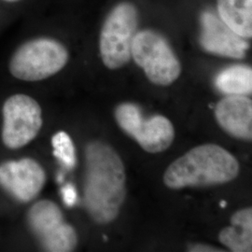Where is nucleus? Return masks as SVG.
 Returning a JSON list of instances; mask_svg holds the SVG:
<instances>
[{
    "mask_svg": "<svg viewBox=\"0 0 252 252\" xmlns=\"http://www.w3.org/2000/svg\"><path fill=\"white\" fill-rule=\"evenodd\" d=\"M17 33L1 62L4 79L25 87L48 81L68 65L71 54L61 38L31 27L27 18L15 26Z\"/></svg>",
    "mask_w": 252,
    "mask_h": 252,
    "instance_id": "1",
    "label": "nucleus"
},
{
    "mask_svg": "<svg viewBox=\"0 0 252 252\" xmlns=\"http://www.w3.org/2000/svg\"><path fill=\"white\" fill-rule=\"evenodd\" d=\"M83 202L93 220L108 224L116 220L126 197V175L117 152L102 141L85 146Z\"/></svg>",
    "mask_w": 252,
    "mask_h": 252,
    "instance_id": "2",
    "label": "nucleus"
},
{
    "mask_svg": "<svg viewBox=\"0 0 252 252\" xmlns=\"http://www.w3.org/2000/svg\"><path fill=\"white\" fill-rule=\"evenodd\" d=\"M239 170V162L225 149L201 145L172 162L163 175V183L173 189L220 185L234 180Z\"/></svg>",
    "mask_w": 252,
    "mask_h": 252,
    "instance_id": "3",
    "label": "nucleus"
},
{
    "mask_svg": "<svg viewBox=\"0 0 252 252\" xmlns=\"http://www.w3.org/2000/svg\"><path fill=\"white\" fill-rule=\"evenodd\" d=\"M16 87L4 96L0 108V143L10 152L22 151L31 144L44 122L39 102L25 87Z\"/></svg>",
    "mask_w": 252,
    "mask_h": 252,
    "instance_id": "4",
    "label": "nucleus"
},
{
    "mask_svg": "<svg viewBox=\"0 0 252 252\" xmlns=\"http://www.w3.org/2000/svg\"><path fill=\"white\" fill-rule=\"evenodd\" d=\"M137 26L138 12L131 2H121L108 13L100 31L99 52L102 62L109 69L121 68L132 58Z\"/></svg>",
    "mask_w": 252,
    "mask_h": 252,
    "instance_id": "5",
    "label": "nucleus"
},
{
    "mask_svg": "<svg viewBox=\"0 0 252 252\" xmlns=\"http://www.w3.org/2000/svg\"><path fill=\"white\" fill-rule=\"evenodd\" d=\"M26 216L30 233L40 248L48 252H70L78 245V234L71 224L64 220L63 211L49 199H36Z\"/></svg>",
    "mask_w": 252,
    "mask_h": 252,
    "instance_id": "6",
    "label": "nucleus"
},
{
    "mask_svg": "<svg viewBox=\"0 0 252 252\" xmlns=\"http://www.w3.org/2000/svg\"><path fill=\"white\" fill-rule=\"evenodd\" d=\"M135 63L155 85L168 86L179 79L180 60L168 41L153 30L136 32L131 50Z\"/></svg>",
    "mask_w": 252,
    "mask_h": 252,
    "instance_id": "7",
    "label": "nucleus"
},
{
    "mask_svg": "<svg viewBox=\"0 0 252 252\" xmlns=\"http://www.w3.org/2000/svg\"><path fill=\"white\" fill-rule=\"evenodd\" d=\"M114 115L120 128L148 153H162L175 138L174 126L167 118L162 115L145 118L136 104L119 105Z\"/></svg>",
    "mask_w": 252,
    "mask_h": 252,
    "instance_id": "8",
    "label": "nucleus"
},
{
    "mask_svg": "<svg viewBox=\"0 0 252 252\" xmlns=\"http://www.w3.org/2000/svg\"><path fill=\"white\" fill-rule=\"evenodd\" d=\"M46 183L45 168L35 158L22 156L0 162V190L17 204H31Z\"/></svg>",
    "mask_w": 252,
    "mask_h": 252,
    "instance_id": "9",
    "label": "nucleus"
},
{
    "mask_svg": "<svg viewBox=\"0 0 252 252\" xmlns=\"http://www.w3.org/2000/svg\"><path fill=\"white\" fill-rule=\"evenodd\" d=\"M200 43L209 54L234 59H243L249 49L246 38L237 35L213 12L205 11L201 16Z\"/></svg>",
    "mask_w": 252,
    "mask_h": 252,
    "instance_id": "10",
    "label": "nucleus"
},
{
    "mask_svg": "<svg viewBox=\"0 0 252 252\" xmlns=\"http://www.w3.org/2000/svg\"><path fill=\"white\" fill-rule=\"evenodd\" d=\"M219 126L235 138L252 139V101L247 95H226L217 104Z\"/></svg>",
    "mask_w": 252,
    "mask_h": 252,
    "instance_id": "11",
    "label": "nucleus"
},
{
    "mask_svg": "<svg viewBox=\"0 0 252 252\" xmlns=\"http://www.w3.org/2000/svg\"><path fill=\"white\" fill-rule=\"evenodd\" d=\"M219 240L231 252H252V207L236 211L231 218V226L224 228L219 234Z\"/></svg>",
    "mask_w": 252,
    "mask_h": 252,
    "instance_id": "12",
    "label": "nucleus"
},
{
    "mask_svg": "<svg viewBox=\"0 0 252 252\" xmlns=\"http://www.w3.org/2000/svg\"><path fill=\"white\" fill-rule=\"evenodd\" d=\"M220 20L244 38L252 36V0H217Z\"/></svg>",
    "mask_w": 252,
    "mask_h": 252,
    "instance_id": "13",
    "label": "nucleus"
},
{
    "mask_svg": "<svg viewBox=\"0 0 252 252\" xmlns=\"http://www.w3.org/2000/svg\"><path fill=\"white\" fill-rule=\"evenodd\" d=\"M217 89L226 95H249L252 92V67L236 64L218 74Z\"/></svg>",
    "mask_w": 252,
    "mask_h": 252,
    "instance_id": "14",
    "label": "nucleus"
},
{
    "mask_svg": "<svg viewBox=\"0 0 252 252\" xmlns=\"http://www.w3.org/2000/svg\"><path fill=\"white\" fill-rule=\"evenodd\" d=\"M36 0H0V37L33 15Z\"/></svg>",
    "mask_w": 252,
    "mask_h": 252,
    "instance_id": "15",
    "label": "nucleus"
},
{
    "mask_svg": "<svg viewBox=\"0 0 252 252\" xmlns=\"http://www.w3.org/2000/svg\"><path fill=\"white\" fill-rule=\"evenodd\" d=\"M54 157L67 170H73L77 163V151L71 136L64 131L56 132L52 137Z\"/></svg>",
    "mask_w": 252,
    "mask_h": 252,
    "instance_id": "16",
    "label": "nucleus"
},
{
    "mask_svg": "<svg viewBox=\"0 0 252 252\" xmlns=\"http://www.w3.org/2000/svg\"><path fill=\"white\" fill-rule=\"evenodd\" d=\"M61 195L63 204L66 207H74L78 202V192L72 184L68 183L61 189Z\"/></svg>",
    "mask_w": 252,
    "mask_h": 252,
    "instance_id": "17",
    "label": "nucleus"
},
{
    "mask_svg": "<svg viewBox=\"0 0 252 252\" xmlns=\"http://www.w3.org/2000/svg\"><path fill=\"white\" fill-rule=\"evenodd\" d=\"M189 252H223L221 250H219L214 247L207 246V245H203V244H197L189 247Z\"/></svg>",
    "mask_w": 252,
    "mask_h": 252,
    "instance_id": "18",
    "label": "nucleus"
},
{
    "mask_svg": "<svg viewBox=\"0 0 252 252\" xmlns=\"http://www.w3.org/2000/svg\"><path fill=\"white\" fill-rule=\"evenodd\" d=\"M221 207H225V202H221Z\"/></svg>",
    "mask_w": 252,
    "mask_h": 252,
    "instance_id": "19",
    "label": "nucleus"
}]
</instances>
